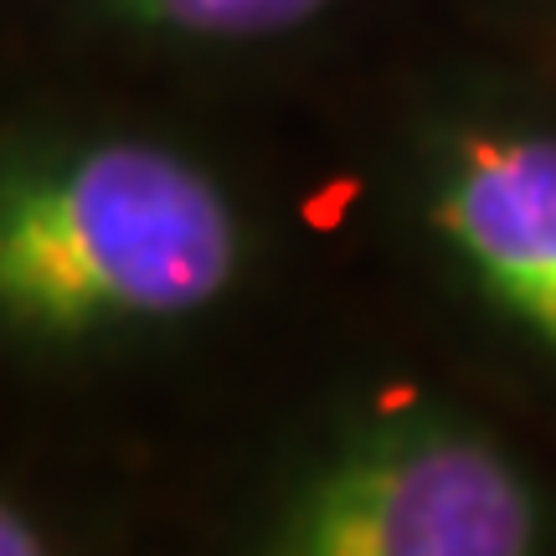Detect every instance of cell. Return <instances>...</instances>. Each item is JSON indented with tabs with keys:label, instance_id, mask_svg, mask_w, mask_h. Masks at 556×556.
Listing matches in <instances>:
<instances>
[{
	"label": "cell",
	"instance_id": "1",
	"mask_svg": "<svg viewBox=\"0 0 556 556\" xmlns=\"http://www.w3.org/2000/svg\"><path fill=\"white\" fill-rule=\"evenodd\" d=\"M325 248L319 119L5 73L0 366L52 433L227 377Z\"/></svg>",
	"mask_w": 556,
	"mask_h": 556
},
{
	"label": "cell",
	"instance_id": "2",
	"mask_svg": "<svg viewBox=\"0 0 556 556\" xmlns=\"http://www.w3.org/2000/svg\"><path fill=\"white\" fill-rule=\"evenodd\" d=\"M319 135L340 253L417 345L556 438V67L417 21Z\"/></svg>",
	"mask_w": 556,
	"mask_h": 556
},
{
	"label": "cell",
	"instance_id": "3",
	"mask_svg": "<svg viewBox=\"0 0 556 556\" xmlns=\"http://www.w3.org/2000/svg\"><path fill=\"white\" fill-rule=\"evenodd\" d=\"M139 556H556V438L402 325L268 371Z\"/></svg>",
	"mask_w": 556,
	"mask_h": 556
},
{
	"label": "cell",
	"instance_id": "4",
	"mask_svg": "<svg viewBox=\"0 0 556 556\" xmlns=\"http://www.w3.org/2000/svg\"><path fill=\"white\" fill-rule=\"evenodd\" d=\"M417 21V0H0L5 73L304 119H319Z\"/></svg>",
	"mask_w": 556,
	"mask_h": 556
},
{
	"label": "cell",
	"instance_id": "5",
	"mask_svg": "<svg viewBox=\"0 0 556 556\" xmlns=\"http://www.w3.org/2000/svg\"><path fill=\"white\" fill-rule=\"evenodd\" d=\"M0 556H139L129 479L62 464L41 438H11L0 479Z\"/></svg>",
	"mask_w": 556,
	"mask_h": 556
},
{
	"label": "cell",
	"instance_id": "6",
	"mask_svg": "<svg viewBox=\"0 0 556 556\" xmlns=\"http://www.w3.org/2000/svg\"><path fill=\"white\" fill-rule=\"evenodd\" d=\"M422 21L556 67V0H417Z\"/></svg>",
	"mask_w": 556,
	"mask_h": 556
}]
</instances>
